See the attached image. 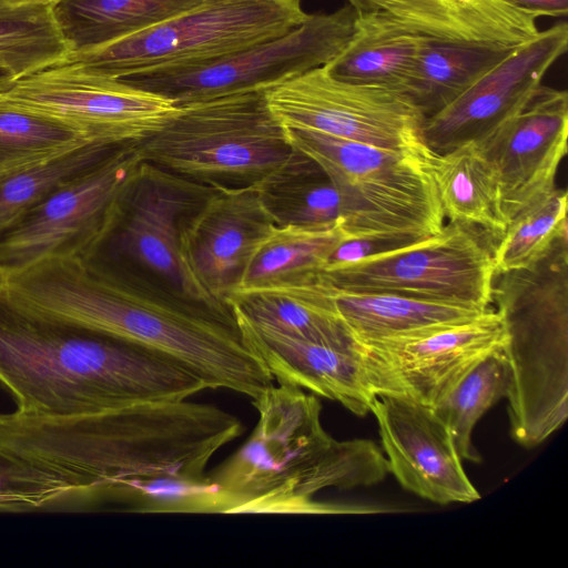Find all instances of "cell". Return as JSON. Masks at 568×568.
<instances>
[{"instance_id": "9a60e30c", "label": "cell", "mask_w": 568, "mask_h": 568, "mask_svg": "<svg viewBox=\"0 0 568 568\" xmlns=\"http://www.w3.org/2000/svg\"><path fill=\"white\" fill-rule=\"evenodd\" d=\"M567 44L568 26L562 21L517 47L453 103L424 119L427 149L443 154L487 135L531 99Z\"/></svg>"}, {"instance_id": "7402d4cb", "label": "cell", "mask_w": 568, "mask_h": 568, "mask_svg": "<svg viewBox=\"0 0 568 568\" xmlns=\"http://www.w3.org/2000/svg\"><path fill=\"white\" fill-rule=\"evenodd\" d=\"M226 304L263 331L335 346L355 343L338 315L333 286L322 274L305 283L240 288Z\"/></svg>"}, {"instance_id": "e575fe53", "label": "cell", "mask_w": 568, "mask_h": 568, "mask_svg": "<svg viewBox=\"0 0 568 568\" xmlns=\"http://www.w3.org/2000/svg\"><path fill=\"white\" fill-rule=\"evenodd\" d=\"M77 130L0 102V174L40 163L82 145Z\"/></svg>"}, {"instance_id": "d4e9b609", "label": "cell", "mask_w": 568, "mask_h": 568, "mask_svg": "<svg viewBox=\"0 0 568 568\" xmlns=\"http://www.w3.org/2000/svg\"><path fill=\"white\" fill-rule=\"evenodd\" d=\"M338 315L355 342L413 335L471 320L485 312L400 294L333 286Z\"/></svg>"}, {"instance_id": "5bb4252c", "label": "cell", "mask_w": 568, "mask_h": 568, "mask_svg": "<svg viewBox=\"0 0 568 568\" xmlns=\"http://www.w3.org/2000/svg\"><path fill=\"white\" fill-rule=\"evenodd\" d=\"M497 312L422 333L355 342L364 375L375 396L390 395L433 407L469 371L501 347Z\"/></svg>"}, {"instance_id": "ab89813d", "label": "cell", "mask_w": 568, "mask_h": 568, "mask_svg": "<svg viewBox=\"0 0 568 568\" xmlns=\"http://www.w3.org/2000/svg\"><path fill=\"white\" fill-rule=\"evenodd\" d=\"M9 273L6 271V268L0 264V294L3 291L7 281H8Z\"/></svg>"}, {"instance_id": "836d02e7", "label": "cell", "mask_w": 568, "mask_h": 568, "mask_svg": "<svg viewBox=\"0 0 568 568\" xmlns=\"http://www.w3.org/2000/svg\"><path fill=\"white\" fill-rule=\"evenodd\" d=\"M567 192L555 187L516 212L493 243L495 274L530 266L567 233Z\"/></svg>"}, {"instance_id": "cb8c5ba5", "label": "cell", "mask_w": 568, "mask_h": 568, "mask_svg": "<svg viewBox=\"0 0 568 568\" xmlns=\"http://www.w3.org/2000/svg\"><path fill=\"white\" fill-rule=\"evenodd\" d=\"M516 48L423 37L403 93L424 119L432 116L453 103Z\"/></svg>"}, {"instance_id": "4dcf8cb0", "label": "cell", "mask_w": 568, "mask_h": 568, "mask_svg": "<svg viewBox=\"0 0 568 568\" xmlns=\"http://www.w3.org/2000/svg\"><path fill=\"white\" fill-rule=\"evenodd\" d=\"M99 500L123 505V510L148 514H232L230 496L204 479L173 476L121 481L103 489Z\"/></svg>"}, {"instance_id": "ba28073f", "label": "cell", "mask_w": 568, "mask_h": 568, "mask_svg": "<svg viewBox=\"0 0 568 568\" xmlns=\"http://www.w3.org/2000/svg\"><path fill=\"white\" fill-rule=\"evenodd\" d=\"M307 14L301 0H203L149 29L67 59L121 79L232 54L290 32Z\"/></svg>"}, {"instance_id": "e0dca14e", "label": "cell", "mask_w": 568, "mask_h": 568, "mask_svg": "<svg viewBox=\"0 0 568 568\" xmlns=\"http://www.w3.org/2000/svg\"><path fill=\"white\" fill-rule=\"evenodd\" d=\"M567 139V91L541 84L519 111L476 141L497 173L507 221L556 187Z\"/></svg>"}, {"instance_id": "7c38bea8", "label": "cell", "mask_w": 568, "mask_h": 568, "mask_svg": "<svg viewBox=\"0 0 568 568\" xmlns=\"http://www.w3.org/2000/svg\"><path fill=\"white\" fill-rule=\"evenodd\" d=\"M338 290L383 292L458 304L491 305L493 242L477 227L448 222L414 245L323 271Z\"/></svg>"}, {"instance_id": "4316f807", "label": "cell", "mask_w": 568, "mask_h": 568, "mask_svg": "<svg viewBox=\"0 0 568 568\" xmlns=\"http://www.w3.org/2000/svg\"><path fill=\"white\" fill-rule=\"evenodd\" d=\"M203 0H57L58 27L71 52L91 50L165 21Z\"/></svg>"}, {"instance_id": "60d3db41", "label": "cell", "mask_w": 568, "mask_h": 568, "mask_svg": "<svg viewBox=\"0 0 568 568\" xmlns=\"http://www.w3.org/2000/svg\"><path fill=\"white\" fill-rule=\"evenodd\" d=\"M7 80V78L0 73V82Z\"/></svg>"}, {"instance_id": "3957f363", "label": "cell", "mask_w": 568, "mask_h": 568, "mask_svg": "<svg viewBox=\"0 0 568 568\" xmlns=\"http://www.w3.org/2000/svg\"><path fill=\"white\" fill-rule=\"evenodd\" d=\"M0 384L16 410L44 416L180 402L206 388L176 359L155 349L32 317L1 302Z\"/></svg>"}, {"instance_id": "603a6c76", "label": "cell", "mask_w": 568, "mask_h": 568, "mask_svg": "<svg viewBox=\"0 0 568 568\" xmlns=\"http://www.w3.org/2000/svg\"><path fill=\"white\" fill-rule=\"evenodd\" d=\"M423 36L406 29L377 9L356 12L344 48L323 68L344 82L403 89L410 77Z\"/></svg>"}, {"instance_id": "d590c367", "label": "cell", "mask_w": 568, "mask_h": 568, "mask_svg": "<svg viewBox=\"0 0 568 568\" xmlns=\"http://www.w3.org/2000/svg\"><path fill=\"white\" fill-rule=\"evenodd\" d=\"M77 497V489L57 475L0 454V513L47 509Z\"/></svg>"}, {"instance_id": "2e32d148", "label": "cell", "mask_w": 568, "mask_h": 568, "mask_svg": "<svg viewBox=\"0 0 568 568\" xmlns=\"http://www.w3.org/2000/svg\"><path fill=\"white\" fill-rule=\"evenodd\" d=\"M275 226L258 185L214 186L201 207L180 225L181 252L206 293L229 307L227 298Z\"/></svg>"}, {"instance_id": "f1b7e54d", "label": "cell", "mask_w": 568, "mask_h": 568, "mask_svg": "<svg viewBox=\"0 0 568 568\" xmlns=\"http://www.w3.org/2000/svg\"><path fill=\"white\" fill-rule=\"evenodd\" d=\"M70 52L52 4L0 3V73L7 81L63 61Z\"/></svg>"}, {"instance_id": "4fadbf2b", "label": "cell", "mask_w": 568, "mask_h": 568, "mask_svg": "<svg viewBox=\"0 0 568 568\" xmlns=\"http://www.w3.org/2000/svg\"><path fill=\"white\" fill-rule=\"evenodd\" d=\"M266 99L285 129L433 155L422 136L424 115L399 91L336 80L321 67L266 90Z\"/></svg>"}, {"instance_id": "f546056e", "label": "cell", "mask_w": 568, "mask_h": 568, "mask_svg": "<svg viewBox=\"0 0 568 568\" xmlns=\"http://www.w3.org/2000/svg\"><path fill=\"white\" fill-rule=\"evenodd\" d=\"M509 381V368L499 348L469 371L432 407L448 429L462 460L481 462L471 440L473 429L488 409L507 397Z\"/></svg>"}, {"instance_id": "7a4b0ae2", "label": "cell", "mask_w": 568, "mask_h": 568, "mask_svg": "<svg viewBox=\"0 0 568 568\" xmlns=\"http://www.w3.org/2000/svg\"><path fill=\"white\" fill-rule=\"evenodd\" d=\"M242 430L229 412L185 399L75 416L14 410L0 414V454L57 475L93 501L125 480L204 479L213 455Z\"/></svg>"}, {"instance_id": "5b68a950", "label": "cell", "mask_w": 568, "mask_h": 568, "mask_svg": "<svg viewBox=\"0 0 568 568\" xmlns=\"http://www.w3.org/2000/svg\"><path fill=\"white\" fill-rule=\"evenodd\" d=\"M509 368L510 434L527 448L568 417V241L559 236L530 266L496 273L491 304Z\"/></svg>"}, {"instance_id": "6da1fadb", "label": "cell", "mask_w": 568, "mask_h": 568, "mask_svg": "<svg viewBox=\"0 0 568 568\" xmlns=\"http://www.w3.org/2000/svg\"><path fill=\"white\" fill-rule=\"evenodd\" d=\"M0 302L32 317L155 349L176 359L206 388L254 399L274 381L244 343L235 321L176 293L155 291L97 257H48L12 272Z\"/></svg>"}, {"instance_id": "8d00e7d4", "label": "cell", "mask_w": 568, "mask_h": 568, "mask_svg": "<svg viewBox=\"0 0 568 568\" xmlns=\"http://www.w3.org/2000/svg\"><path fill=\"white\" fill-rule=\"evenodd\" d=\"M517 8L532 11L540 17H566L568 0H504Z\"/></svg>"}, {"instance_id": "30bf717a", "label": "cell", "mask_w": 568, "mask_h": 568, "mask_svg": "<svg viewBox=\"0 0 568 568\" xmlns=\"http://www.w3.org/2000/svg\"><path fill=\"white\" fill-rule=\"evenodd\" d=\"M356 12L347 3L331 13H308L290 32L232 54L120 80L164 97L175 105L266 91L335 58L353 33Z\"/></svg>"}, {"instance_id": "f35d334b", "label": "cell", "mask_w": 568, "mask_h": 568, "mask_svg": "<svg viewBox=\"0 0 568 568\" xmlns=\"http://www.w3.org/2000/svg\"><path fill=\"white\" fill-rule=\"evenodd\" d=\"M11 4H53L57 0H2Z\"/></svg>"}, {"instance_id": "9c48e42d", "label": "cell", "mask_w": 568, "mask_h": 568, "mask_svg": "<svg viewBox=\"0 0 568 568\" xmlns=\"http://www.w3.org/2000/svg\"><path fill=\"white\" fill-rule=\"evenodd\" d=\"M139 143L118 148L60 184L0 234L10 274L48 257L92 258L109 241L144 172Z\"/></svg>"}, {"instance_id": "74e56055", "label": "cell", "mask_w": 568, "mask_h": 568, "mask_svg": "<svg viewBox=\"0 0 568 568\" xmlns=\"http://www.w3.org/2000/svg\"><path fill=\"white\" fill-rule=\"evenodd\" d=\"M357 12L375 10L371 0H346Z\"/></svg>"}, {"instance_id": "52a82bcc", "label": "cell", "mask_w": 568, "mask_h": 568, "mask_svg": "<svg viewBox=\"0 0 568 568\" xmlns=\"http://www.w3.org/2000/svg\"><path fill=\"white\" fill-rule=\"evenodd\" d=\"M286 132L292 145L336 187L346 237L418 242L442 232L445 215L430 171L432 158L314 131Z\"/></svg>"}, {"instance_id": "8fae6325", "label": "cell", "mask_w": 568, "mask_h": 568, "mask_svg": "<svg viewBox=\"0 0 568 568\" xmlns=\"http://www.w3.org/2000/svg\"><path fill=\"white\" fill-rule=\"evenodd\" d=\"M0 102L72 128L90 141L118 146L142 142L175 109L164 97L68 59L1 81Z\"/></svg>"}, {"instance_id": "277c9868", "label": "cell", "mask_w": 568, "mask_h": 568, "mask_svg": "<svg viewBox=\"0 0 568 568\" xmlns=\"http://www.w3.org/2000/svg\"><path fill=\"white\" fill-rule=\"evenodd\" d=\"M252 404L258 414L253 433L207 475L230 496L232 514L367 513L313 497L382 481L388 467L374 442L333 438L321 424L320 400L296 386L272 384Z\"/></svg>"}, {"instance_id": "8992f818", "label": "cell", "mask_w": 568, "mask_h": 568, "mask_svg": "<svg viewBox=\"0 0 568 568\" xmlns=\"http://www.w3.org/2000/svg\"><path fill=\"white\" fill-rule=\"evenodd\" d=\"M138 145L146 164L210 187L262 185L312 161L292 145L263 90L175 105Z\"/></svg>"}, {"instance_id": "d6986e66", "label": "cell", "mask_w": 568, "mask_h": 568, "mask_svg": "<svg viewBox=\"0 0 568 568\" xmlns=\"http://www.w3.org/2000/svg\"><path fill=\"white\" fill-rule=\"evenodd\" d=\"M181 182L182 179L145 163L125 214L111 237L119 252L160 276L178 295L235 321L231 308L206 293L183 258L180 217L192 196Z\"/></svg>"}, {"instance_id": "44dd1931", "label": "cell", "mask_w": 568, "mask_h": 568, "mask_svg": "<svg viewBox=\"0 0 568 568\" xmlns=\"http://www.w3.org/2000/svg\"><path fill=\"white\" fill-rule=\"evenodd\" d=\"M412 32L435 39L521 45L540 31L539 14L504 0H371Z\"/></svg>"}, {"instance_id": "d6a6232c", "label": "cell", "mask_w": 568, "mask_h": 568, "mask_svg": "<svg viewBox=\"0 0 568 568\" xmlns=\"http://www.w3.org/2000/svg\"><path fill=\"white\" fill-rule=\"evenodd\" d=\"M118 148L103 142H87L47 161L1 173L0 234L53 189Z\"/></svg>"}, {"instance_id": "1f68e13d", "label": "cell", "mask_w": 568, "mask_h": 568, "mask_svg": "<svg viewBox=\"0 0 568 568\" xmlns=\"http://www.w3.org/2000/svg\"><path fill=\"white\" fill-rule=\"evenodd\" d=\"M258 186L276 225L332 227L341 223L339 194L313 161Z\"/></svg>"}, {"instance_id": "ac0fdd59", "label": "cell", "mask_w": 568, "mask_h": 568, "mask_svg": "<svg viewBox=\"0 0 568 568\" xmlns=\"http://www.w3.org/2000/svg\"><path fill=\"white\" fill-rule=\"evenodd\" d=\"M371 412L378 424L388 471L406 490L440 505L480 498L448 429L430 406L381 395Z\"/></svg>"}, {"instance_id": "484cf974", "label": "cell", "mask_w": 568, "mask_h": 568, "mask_svg": "<svg viewBox=\"0 0 568 568\" xmlns=\"http://www.w3.org/2000/svg\"><path fill=\"white\" fill-rule=\"evenodd\" d=\"M430 171L449 222L477 227L497 239L508 223L497 173L476 142L433 154Z\"/></svg>"}, {"instance_id": "ffe728a7", "label": "cell", "mask_w": 568, "mask_h": 568, "mask_svg": "<svg viewBox=\"0 0 568 568\" xmlns=\"http://www.w3.org/2000/svg\"><path fill=\"white\" fill-rule=\"evenodd\" d=\"M231 311L244 343L278 384L306 388L358 416L371 412L376 396L367 384L355 343L344 347L283 336L260 329Z\"/></svg>"}, {"instance_id": "83f0119b", "label": "cell", "mask_w": 568, "mask_h": 568, "mask_svg": "<svg viewBox=\"0 0 568 568\" xmlns=\"http://www.w3.org/2000/svg\"><path fill=\"white\" fill-rule=\"evenodd\" d=\"M345 237L341 223L332 227L276 225L252 256L237 290L313 281Z\"/></svg>"}, {"instance_id": "b9f144b4", "label": "cell", "mask_w": 568, "mask_h": 568, "mask_svg": "<svg viewBox=\"0 0 568 568\" xmlns=\"http://www.w3.org/2000/svg\"><path fill=\"white\" fill-rule=\"evenodd\" d=\"M0 3H7V2H4V1L0 0ZM10 4H11V3H10Z\"/></svg>"}]
</instances>
